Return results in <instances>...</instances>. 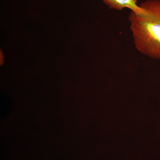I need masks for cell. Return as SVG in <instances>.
<instances>
[{
    "label": "cell",
    "instance_id": "7a4b0ae2",
    "mask_svg": "<svg viewBox=\"0 0 160 160\" xmlns=\"http://www.w3.org/2000/svg\"><path fill=\"white\" fill-rule=\"evenodd\" d=\"M103 2L110 9L121 11L125 8H128L131 11L139 14H144L145 10L138 6L136 0H102Z\"/></svg>",
    "mask_w": 160,
    "mask_h": 160
},
{
    "label": "cell",
    "instance_id": "6da1fadb",
    "mask_svg": "<svg viewBox=\"0 0 160 160\" xmlns=\"http://www.w3.org/2000/svg\"><path fill=\"white\" fill-rule=\"evenodd\" d=\"M139 6L146 13L131 11L128 17L135 47L142 54L160 60V0H146Z\"/></svg>",
    "mask_w": 160,
    "mask_h": 160
}]
</instances>
